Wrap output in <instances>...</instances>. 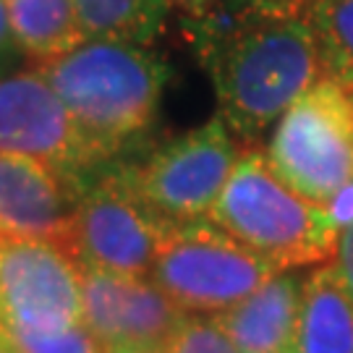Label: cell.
Instances as JSON below:
<instances>
[{
  "label": "cell",
  "instance_id": "cell-1",
  "mask_svg": "<svg viewBox=\"0 0 353 353\" xmlns=\"http://www.w3.org/2000/svg\"><path fill=\"white\" fill-rule=\"evenodd\" d=\"M186 32L239 139L262 137L325 76L303 0H210Z\"/></svg>",
  "mask_w": 353,
  "mask_h": 353
},
{
  "label": "cell",
  "instance_id": "cell-2",
  "mask_svg": "<svg viewBox=\"0 0 353 353\" xmlns=\"http://www.w3.org/2000/svg\"><path fill=\"white\" fill-rule=\"evenodd\" d=\"M37 74L108 160L152 126L170 81L157 52L113 39H84Z\"/></svg>",
  "mask_w": 353,
  "mask_h": 353
},
{
  "label": "cell",
  "instance_id": "cell-3",
  "mask_svg": "<svg viewBox=\"0 0 353 353\" xmlns=\"http://www.w3.org/2000/svg\"><path fill=\"white\" fill-rule=\"evenodd\" d=\"M207 220L278 270L325 265L341 236L327 210L290 189L256 147L239 152Z\"/></svg>",
  "mask_w": 353,
  "mask_h": 353
},
{
  "label": "cell",
  "instance_id": "cell-4",
  "mask_svg": "<svg viewBox=\"0 0 353 353\" xmlns=\"http://www.w3.org/2000/svg\"><path fill=\"white\" fill-rule=\"evenodd\" d=\"M267 160L303 199L327 207L353 186V102L348 89L322 76L280 115Z\"/></svg>",
  "mask_w": 353,
  "mask_h": 353
},
{
  "label": "cell",
  "instance_id": "cell-5",
  "mask_svg": "<svg viewBox=\"0 0 353 353\" xmlns=\"http://www.w3.org/2000/svg\"><path fill=\"white\" fill-rule=\"evenodd\" d=\"M283 270L210 220L176 223L157 249L150 280L183 312L217 314Z\"/></svg>",
  "mask_w": 353,
  "mask_h": 353
},
{
  "label": "cell",
  "instance_id": "cell-6",
  "mask_svg": "<svg viewBox=\"0 0 353 353\" xmlns=\"http://www.w3.org/2000/svg\"><path fill=\"white\" fill-rule=\"evenodd\" d=\"M236 160V137L214 115L204 126L154 150L141 165L126 168V178L141 202L165 223H199L210 217Z\"/></svg>",
  "mask_w": 353,
  "mask_h": 353
},
{
  "label": "cell",
  "instance_id": "cell-7",
  "mask_svg": "<svg viewBox=\"0 0 353 353\" xmlns=\"http://www.w3.org/2000/svg\"><path fill=\"white\" fill-rule=\"evenodd\" d=\"M168 228L131 189L123 168L84 186L65 246L87 270L150 278Z\"/></svg>",
  "mask_w": 353,
  "mask_h": 353
},
{
  "label": "cell",
  "instance_id": "cell-8",
  "mask_svg": "<svg viewBox=\"0 0 353 353\" xmlns=\"http://www.w3.org/2000/svg\"><path fill=\"white\" fill-rule=\"evenodd\" d=\"M81 322V265L63 241L0 239V330L58 332Z\"/></svg>",
  "mask_w": 353,
  "mask_h": 353
},
{
  "label": "cell",
  "instance_id": "cell-9",
  "mask_svg": "<svg viewBox=\"0 0 353 353\" xmlns=\"http://www.w3.org/2000/svg\"><path fill=\"white\" fill-rule=\"evenodd\" d=\"M0 152L42 160L76 178L108 160L37 71L0 76Z\"/></svg>",
  "mask_w": 353,
  "mask_h": 353
},
{
  "label": "cell",
  "instance_id": "cell-10",
  "mask_svg": "<svg viewBox=\"0 0 353 353\" xmlns=\"http://www.w3.org/2000/svg\"><path fill=\"white\" fill-rule=\"evenodd\" d=\"M189 316L150 278L81 267V325L105 353H165Z\"/></svg>",
  "mask_w": 353,
  "mask_h": 353
},
{
  "label": "cell",
  "instance_id": "cell-11",
  "mask_svg": "<svg viewBox=\"0 0 353 353\" xmlns=\"http://www.w3.org/2000/svg\"><path fill=\"white\" fill-rule=\"evenodd\" d=\"M84 178L0 152V239L68 241Z\"/></svg>",
  "mask_w": 353,
  "mask_h": 353
},
{
  "label": "cell",
  "instance_id": "cell-12",
  "mask_svg": "<svg viewBox=\"0 0 353 353\" xmlns=\"http://www.w3.org/2000/svg\"><path fill=\"white\" fill-rule=\"evenodd\" d=\"M301 283L303 280L299 275L283 270L249 293L243 301L228 306L210 319L225 332L228 341L239 351L283 353L299 312Z\"/></svg>",
  "mask_w": 353,
  "mask_h": 353
},
{
  "label": "cell",
  "instance_id": "cell-13",
  "mask_svg": "<svg viewBox=\"0 0 353 353\" xmlns=\"http://www.w3.org/2000/svg\"><path fill=\"white\" fill-rule=\"evenodd\" d=\"M283 353H353V299L330 262L303 278L293 332Z\"/></svg>",
  "mask_w": 353,
  "mask_h": 353
},
{
  "label": "cell",
  "instance_id": "cell-14",
  "mask_svg": "<svg viewBox=\"0 0 353 353\" xmlns=\"http://www.w3.org/2000/svg\"><path fill=\"white\" fill-rule=\"evenodd\" d=\"M13 39L37 65L61 58L84 42L74 0H6Z\"/></svg>",
  "mask_w": 353,
  "mask_h": 353
},
{
  "label": "cell",
  "instance_id": "cell-15",
  "mask_svg": "<svg viewBox=\"0 0 353 353\" xmlns=\"http://www.w3.org/2000/svg\"><path fill=\"white\" fill-rule=\"evenodd\" d=\"M87 39L150 45L163 32L168 0H74Z\"/></svg>",
  "mask_w": 353,
  "mask_h": 353
},
{
  "label": "cell",
  "instance_id": "cell-16",
  "mask_svg": "<svg viewBox=\"0 0 353 353\" xmlns=\"http://www.w3.org/2000/svg\"><path fill=\"white\" fill-rule=\"evenodd\" d=\"M314 29L322 74L353 87V0H303Z\"/></svg>",
  "mask_w": 353,
  "mask_h": 353
},
{
  "label": "cell",
  "instance_id": "cell-17",
  "mask_svg": "<svg viewBox=\"0 0 353 353\" xmlns=\"http://www.w3.org/2000/svg\"><path fill=\"white\" fill-rule=\"evenodd\" d=\"M19 353H105L81 322L58 332H21V330H3Z\"/></svg>",
  "mask_w": 353,
  "mask_h": 353
},
{
  "label": "cell",
  "instance_id": "cell-18",
  "mask_svg": "<svg viewBox=\"0 0 353 353\" xmlns=\"http://www.w3.org/2000/svg\"><path fill=\"white\" fill-rule=\"evenodd\" d=\"M165 353H243L210 316H189Z\"/></svg>",
  "mask_w": 353,
  "mask_h": 353
},
{
  "label": "cell",
  "instance_id": "cell-19",
  "mask_svg": "<svg viewBox=\"0 0 353 353\" xmlns=\"http://www.w3.org/2000/svg\"><path fill=\"white\" fill-rule=\"evenodd\" d=\"M330 265L335 267V275H338L343 288L348 290L353 299V223L341 230L338 246H335V254H332Z\"/></svg>",
  "mask_w": 353,
  "mask_h": 353
},
{
  "label": "cell",
  "instance_id": "cell-20",
  "mask_svg": "<svg viewBox=\"0 0 353 353\" xmlns=\"http://www.w3.org/2000/svg\"><path fill=\"white\" fill-rule=\"evenodd\" d=\"M21 48L16 45L11 32V24H8V13H6V0H0V76L13 74V68L21 61Z\"/></svg>",
  "mask_w": 353,
  "mask_h": 353
},
{
  "label": "cell",
  "instance_id": "cell-21",
  "mask_svg": "<svg viewBox=\"0 0 353 353\" xmlns=\"http://www.w3.org/2000/svg\"><path fill=\"white\" fill-rule=\"evenodd\" d=\"M168 3H176V6H183V8H189V11H196V8L207 6L210 0H168Z\"/></svg>",
  "mask_w": 353,
  "mask_h": 353
},
{
  "label": "cell",
  "instance_id": "cell-22",
  "mask_svg": "<svg viewBox=\"0 0 353 353\" xmlns=\"http://www.w3.org/2000/svg\"><path fill=\"white\" fill-rule=\"evenodd\" d=\"M0 353H19L16 348H13V343L6 338V332L0 330Z\"/></svg>",
  "mask_w": 353,
  "mask_h": 353
},
{
  "label": "cell",
  "instance_id": "cell-23",
  "mask_svg": "<svg viewBox=\"0 0 353 353\" xmlns=\"http://www.w3.org/2000/svg\"><path fill=\"white\" fill-rule=\"evenodd\" d=\"M134 353H157V351H134Z\"/></svg>",
  "mask_w": 353,
  "mask_h": 353
},
{
  "label": "cell",
  "instance_id": "cell-24",
  "mask_svg": "<svg viewBox=\"0 0 353 353\" xmlns=\"http://www.w3.org/2000/svg\"><path fill=\"white\" fill-rule=\"evenodd\" d=\"M348 94H351V102H353V87H351V89H348Z\"/></svg>",
  "mask_w": 353,
  "mask_h": 353
}]
</instances>
